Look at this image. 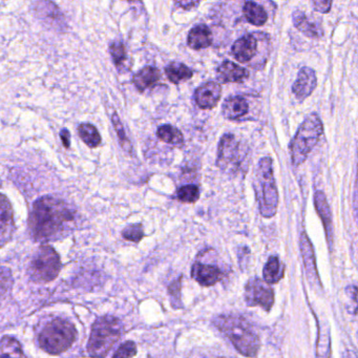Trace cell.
<instances>
[{"label": "cell", "mask_w": 358, "mask_h": 358, "mask_svg": "<svg viewBox=\"0 0 358 358\" xmlns=\"http://www.w3.org/2000/svg\"><path fill=\"white\" fill-rule=\"evenodd\" d=\"M75 211L66 201L47 196L33 205L29 220L31 234L38 242H51L66 238L72 231Z\"/></svg>", "instance_id": "6da1fadb"}, {"label": "cell", "mask_w": 358, "mask_h": 358, "mask_svg": "<svg viewBox=\"0 0 358 358\" xmlns=\"http://www.w3.org/2000/svg\"><path fill=\"white\" fill-rule=\"evenodd\" d=\"M215 326L231 341L236 350L246 357H255L261 343L250 324L242 316L223 314L215 320Z\"/></svg>", "instance_id": "7a4b0ae2"}, {"label": "cell", "mask_w": 358, "mask_h": 358, "mask_svg": "<svg viewBox=\"0 0 358 358\" xmlns=\"http://www.w3.org/2000/svg\"><path fill=\"white\" fill-rule=\"evenodd\" d=\"M259 213L264 217H272L278 210V192L272 169V160L269 157L262 158L255 169L253 178Z\"/></svg>", "instance_id": "3957f363"}, {"label": "cell", "mask_w": 358, "mask_h": 358, "mask_svg": "<svg viewBox=\"0 0 358 358\" xmlns=\"http://www.w3.org/2000/svg\"><path fill=\"white\" fill-rule=\"evenodd\" d=\"M122 327L114 316H101L94 322L87 343V352L92 358H106L115 343L120 339Z\"/></svg>", "instance_id": "277c9868"}, {"label": "cell", "mask_w": 358, "mask_h": 358, "mask_svg": "<svg viewBox=\"0 0 358 358\" xmlns=\"http://www.w3.org/2000/svg\"><path fill=\"white\" fill-rule=\"evenodd\" d=\"M77 338L74 324L64 318H54L48 322L41 334L39 345L43 351L51 355H59L72 347Z\"/></svg>", "instance_id": "5b68a950"}, {"label": "cell", "mask_w": 358, "mask_h": 358, "mask_svg": "<svg viewBox=\"0 0 358 358\" xmlns=\"http://www.w3.org/2000/svg\"><path fill=\"white\" fill-rule=\"evenodd\" d=\"M324 134V125L316 114H311L301 123L296 135L291 142V160L294 166H299L307 160L314 146Z\"/></svg>", "instance_id": "8992f818"}, {"label": "cell", "mask_w": 358, "mask_h": 358, "mask_svg": "<svg viewBox=\"0 0 358 358\" xmlns=\"http://www.w3.org/2000/svg\"><path fill=\"white\" fill-rule=\"evenodd\" d=\"M248 152V148L236 135L226 134L217 148V166L224 173L236 175L246 162Z\"/></svg>", "instance_id": "52a82bcc"}, {"label": "cell", "mask_w": 358, "mask_h": 358, "mask_svg": "<svg viewBox=\"0 0 358 358\" xmlns=\"http://www.w3.org/2000/svg\"><path fill=\"white\" fill-rule=\"evenodd\" d=\"M60 269L62 261L57 251L50 245L43 244L31 261L29 274L34 282H50L57 278Z\"/></svg>", "instance_id": "ba28073f"}, {"label": "cell", "mask_w": 358, "mask_h": 358, "mask_svg": "<svg viewBox=\"0 0 358 358\" xmlns=\"http://www.w3.org/2000/svg\"><path fill=\"white\" fill-rule=\"evenodd\" d=\"M245 301L249 307L263 308L269 311L274 303V293L268 282L261 278H251L245 287Z\"/></svg>", "instance_id": "9c48e42d"}, {"label": "cell", "mask_w": 358, "mask_h": 358, "mask_svg": "<svg viewBox=\"0 0 358 358\" xmlns=\"http://www.w3.org/2000/svg\"><path fill=\"white\" fill-rule=\"evenodd\" d=\"M15 231L13 208L9 199L0 194V248L11 241Z\"/></svg>", "instance_id": "30bf717a"}, {"label": "cell", "mask_w": 358, "mask_h": 358, "mask_svg": "<svg viewBox=\"0 0 358 358\" xmlns=\"http://www.w3.org/2000/svg\"><path fill=\"white\" fill-rule=\"evenodd\" d=\"M222 95V87L219 83L209 81L196 90L194 100L196 106L202 110L215 108Z\"/></svg>", "instance_id": "8fae6325"}, {"label": "cell", "mask_w": 358, "mask_h": 358, "mask_svg": "<svg viewBox=\"0 0 358 358\" xmlns=\"http://www.w3.org/2000/svg\"><path fill=\"white\" fill-rule=\"evenodd\" d=\"M316 83H317V79H316L315 72L312 69L305 66L299 71V76L293 85V94L299 102L303 101L313 93Z\"/></svg>", "instance_id": "7c38bea8"}, {"label": "cell", "mask_w": 358, "mask_h": 358, "mask_svg": "<svg viewBox=\"0 0 358 358\" xmlns=\"http://www.w3.org/2000/svg\"><path fill=\"white\" fill-rule=\"evenodd\" d=\"M301 250L310 284L313 287H316V285L320 286V278H318L317 270H316L313 247H312L311 242L306 232H303L301 236Z\"/></svg>", "instance_id": "4fadbf2b"}, {"label": "cell", "mask_w": 358, "mask_h": 358, "mask_svg": "<svg viewBox=\"0 0 358 358\" xmlns=\"http://www.w3.org/2000/svg\"><path fill=\"white\" fill-rule=\"evenodd\" d=\"M192 275L199 284L204 287L213 286L224 278L223 271L220 268L202 263H196L192 266Z\"/></svg>", "instance_id": "5bb4252c"}, {"label": "cell", "mask_w": 358, "mask_h": 358, "mask_svg": "<svg viewBox=\"0 0 358 358\" xmlns=\"http://www.w3.org/2000/svg\"><path fill=\"white\" fill-rule=\"evenodd\" d=\"M232 55L241 64L250 62L257 51V41L255 35H245L232 45Z\"/></svg>", "instance_id": "9a60e30c"}, {"label": "cell", "mask_w": 358, "mask_h": 358, "mask_svg": "<svg viewBox=\"0 0 358 358\" xmlns=\"http://www.w3.org/2000/svg\"><path fill=\"white\" fill-rule=\"evenodd\" d=\"M217 78L222 83H241L249 77L248 71L231 62H225L217 68Z\"/></svg>", "instance_id": "2e32d148"}, {"label": "cell", "mask_w": 358, "mask_h": 358, "mask_svg": "<svg viewBox=\"0 0 358 358\" xmlns=\"http://www.w3.org/2000/svg\"><path fill=\"white\" fill-rule=\"evenodd\" d=\"M188 47L192 50H202L210 47L213 34L210 29L205 24H199L192 29L187 38Z\"/></svg>", "instance_id": "e0dca14e"}, {"label": "cell", "mask_w": 358, "mask_h": 358, "mask_svg": "<svg viewBox=\"0 0 358 358\" xmlns=\"http://www.w3.org/2000/svg\"><path fill=\"white\" fill-rule=\"evenodd\" d=\"M314 201H315V207L317 209L318 215L324 223L329 244H331L333 238L332 213H331L330 207H329L324 192H315Z\"/></svg>", "instance_id": "ac0fdd59"}, {"label": "cell", "mask_w": 358, "mask_h": 358, "mask_svg": "<svg viewBox=\"0 0 358 358\" xmlns=\"http://www.w3.org/2000/svg\"><path fill=\"white\" fill-rule=\"evenodd\" d=\"M249 106L246 100L240 96L229 97L223 104V115L228 120H238L248 113Z\"/></svg>", "instance_id": "d6986e66"}, {"label": "cell", "mask_w": 358, "mask_h": 358, "mask_svg": "<svg viewBox=\"0 0 358 358\" xmlns=\"http://www.w3.org/2000/svg\"><path fill=\"white\" fill-rule=\"evenodd\" d=\"M160 78L161 73L158 69L154 66H145L134 75L133 81L134 85L140 92H144L156 85Z\"/></svg>", "instance_id": "ffe728a7"}, {"label": "cell", "mask_w": 358, "mask_h": 358, "mask_svg": "<svg viewBox=\"0 0 358 358\" xmlns=\"http://www.w3.org/2000/svg\"><path fill=\"white\" fill-rule=\"evenodd\" d=\"M293 24L295 28L303 33L306 36L310 37L312 39H318L322 36V30L320 27L316 26L313 22L308 20L305 13L301 11H295L292 15Z\"/></svg>", "instance_id": "44dd1931"}, {"label": "cell", "mask_w": 358, "mask_h": 358, "mask_svg": "<svg viewBox=\"0 0 358 358\" xmlns=\"http://www.w3.org/2000/svg\"><path fill=\"white\" fill-rule=\"evenodd\" d=\"M0 358H28L22 343L13 336H3L0 339Z\"/></svg>", "instance_id": "7402d4cb"}, {"label": "cell", "mask_w": 358, "mask_h": 358, "mask_svg": "<svg viewBox=\"0 0 358 358\" xmlns=\"http://www.w3.org/2000/svg\"><path fill=\"white\" fill-rule=\"evenodd\" d=\"M243 13H244L247 22H250L253 26H264L268 20L267 13L264 8L253 1H247L245 3Z\"/></svg>", "instance_id": "603a6c76"}, {"label": "cell", "mask_w": 358, "mask_h": 358, "mask_svg": "<svg viewBox=\"0 0 358 358\" xmlns=\"http://www.w3.org/2000/svg\"><path fill=\"white\" fill-rule=\"evenodd\" d=\"M167 78L173 85H179L183 81L189 80L192 77V71L181 62H171L169 66L165 68Z\"/></svg>", "instance_id": "cb8c5ba5"}, {"label": "cell", "mask_w": 358, "mask_h": 358, "mask_svg": "<svg viewBox=\"0 0 358 358\" xmlns=\"http://www.w3.org/2000/svg\"><path fill=\"white\" fill-rule=\"evenodd\" d=\"M264 280L268 284L278 282L284 276V266L278 257H270L263 270Z\"/></svg>", "instance_id": "d4e9b609"}, {"label": "cell", "mask_w": 358, "mask_h": 358, "mask_svg": "<svg viewBox=\"0 0 358 358\" xmlns=\"http://www.w3.org/2000/svg\"><path fill=\"white\" fill-rule=\"evenodd\" d=\"M157 137L161 141L171 144V145L178 146V148L183 145L184 143V137L181 131L173 125L165 124L159 127L157 131Z\"/></svg>", "instance_id": "484cf974"}, {"label": "cell", "mask_w": 358, "mask_h": 358, "mask_svg": "<svg viewBox=\"0 0 358 358\" xmlns=\"http://www.w3.org/2000/svg\"><path fill=\"white\" fill-rule=\"evenodd\" d=\"M78 134L81 140L87 144L89 148H95L101 144V136L98 129L90 123H81L78 127Z\"/></svg>", "instance_id": "4316f807"}, {"label": "cell", "mask_w": 358, "mask_h": 358, "mask_svg": "<svg viewBox=\"0 0 358 358\" xmlns=\"http://www.w3.org/2000/svg\"><path fill=\"white\" fill-rule=\"evenodd\" d=\"M13 275L8 267H0V306L13 288Z\"/></svg>", "instance_id": "83f0119b"}, {"label": "cell", "mask_w": 358, "mask_h": 358, "mask_svg": "<svg viewBox=\"0 0 358 358\" xmlns=\"http://www.w3.org/2000/svg\"><path fill=\"white\" fill-rule=\"evenodd\" d=\"M112 121L113 124H114L115 131H116L117 136H118L119 141H120V145L122 146L125 152L131 154V152H133V145H131L129 137H127V134H125L124 127H123L122 122H121L120 118H119L117 113L113 114Z\"/></svg>", "instance_id": "f1b7e54d"}, {"label": "cell", "mask_w": 358, "mask_h": 358, "mask_svg": "<svg viewBox=\"0 0 358 358\" xmlns=\"http://www.w3.org/2000/svg\"><path fill=\"white\" fill-rule=\"evenodd\" d=\"M177 196L181 202L194 204L200 198V189L196 185L183 186L178 190Z\"/></svg>", "instance_id": "f546056e"}, {"label": "cell", "mask_w": 358, "mask_h": 358, "mask_svg": "<svg viewBox=\"0 0 358 358\" xmlns=\"http://www.w3.org/2000/svg\"><path fill=\"white\" fill-rule=\"evenodd\" d=\"M110 53L117 68H120L127 62V50H125L124 45L121 41L112 43V45H110Z\"/></svg>", "instance_id": "4dcf8cb0"}, {"label": "cell", "mask_w": 358, "mask_h": 358, "mask_svg": "<svg viewBox=\"0 0 358 358\" xmlns=\"http://www.w3.org/2000/svg\"><path fill=\"white\" fill-rule=\"evenodd\" d=\"M187 358H234L231 356L226 355L217 350L208 349V348H196L190 352Z\"/></svg>", "instance_id": "1f68e13d"}, {"label": "cell", "mask_w": 358, "mask_h": 358, "mask_svg": "<svg viewBox=\"0 0 358 358\" xmlns=\"http://www.w3.org/2000/svg\"><path fill=\"white\" fill-rule=\"evenodd\" d=\"M123 238L131 242L138 243L143 238L144 231L141 224H133L127 226L122 231Z\"/></svg>", "instance_id": "d6a6232c"}, {"label": "cell", "mask_w": 358, "mask_h": 358, "mask_svg": "<svg viewBox=\"0 0 358 358\" xmlns=\"http://www.w3.org/2000/svg\"><path fill=\"white\" fill-rule=\"evenodd\" d=\"M137 354V345L134 341H127L122 343L115 352L113 358H133Z\"/></svg>", "instance_id": "836d02e7"}, {"label": "cell", "mask_w": 358, "mask_h": 358, "mask_svg": "<svg viewBox=\"0 0 358 358\" xmlns=\"http://www.w3.org/2000/svg\"><path fill=\"white\" fill-rule=\"evenodd\" d=\"M180 289H181V278L175 280L169 287V294L171 299H175L173 301V306L175 308L181 307V301H180Z\"/></svg>", "instance_id": "e575fe53"}, {"label": "cell", "mask_w": 358, "mask_h": 358, "mask_svg": "<svg viewBox=\"0 0 358 358\" xmlns=\"http://www.w3.org/2000/svg\"><path fill=\"white\" fill-rule=\"evenodd\" d=\"M312 6H313L314 10H316L320 13H328L330 11L331 6L332 3L331 1H324V0H320V1H312Z\"/></svg>", "instance_id": "d590c367"}, {"label": "cell", "mask_w": 358, "mask_h": 358, "mask_svg": "<svg viewBox=\"0 0 358 358\" xmlns=\"http://www.w3.org/2000/svg\"><path fill=\"white\" fill-rule=\"evenodd\" d=\"M60 139L66 148H70L71 146V134L66 129H62L60 131Z\"/></svg>", "instance_id": "8d00e7d4"}, {"label": "cell", "mask_w": 358, "mask_h": 358, "mask_svg": "<svg viewBox=\"0 0 358 358\" xmlns=\"http://www.w3.org/2000/svg\"><path fill=\"white\" fill-rule=\"evenodd\" d=\"M176 5L180 6L182 9L190 10L199 6V3L198 1H180V3H176Z\"/></svg>", "instance_id": "74e56055"}]
</instances>
